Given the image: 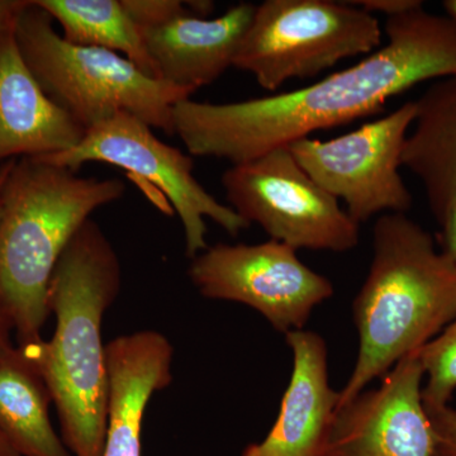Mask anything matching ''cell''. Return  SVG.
<instances>
[{
	"instance_id": "1",
	"label": "cell",
	"mask_w": 456,
	"mask_h": 456,
	"mask_svg": "<svg viewBox=\"0 0 456 456\" xmlns=\"http://www.w3.org/2000/svg\"><path fill=\"white\" fill-rule=\"evenodd\" d=\"M387 44L320 82L236 103L191 98L174 107V128L188 154L246 163L314 132L382 112L419 84L456 74V20L424 7L387 18Z\"/></svg>"
},
{
	"instance_id": "2",
	"label": "cell",
	"mask_w": 456,
	"mask_h": 456,
	"mask_svg": "<svg viewBox=\"0 0 456 456\" xmlns=\"http://www.w3.org/2000/svg\"><path fill=\"white\" fill-rule=\"evenodd\" d=\"M118 255L97 222L77 230L57 261L47 308L50 341L27 347L36 359L73 456H102L107 431V345L102 323L121 289ZM23 349V347H22Z\"/></svg>"
},
{
	"instance_id": "3",
	"label": "cell",
	"mask_w": 456,
	"mask_h": 456,
	"mask_svg": "<svg viewBox=\"0 0 456 456\" xmlns=\"http://www.w3.org/2000/svg\"><path fill=\"white\" fill-rule=\"evenodd\" d=\"M359 354L340 403L419 351L456 317V265L406 213L375 221L373 257L353 302Z\"/></svg>"
},
{
	"instance_id": "4",
	"label": "cell",
	"mask_w": 456,
	"mask_h": 456,
	"mask_svg": "<svg viewBox=\"0 0 456 456\" xmlns=\"http://www.w3.org/2000/svg\"><path fill=\"white\" fill-rule=\"evenodd\" d=\"M116 178L80 176L41 159H17L2 193L0 302L18 346L44 341L47 292L57 261L80 227L101 207L121 200Z\"/></svg>"
},
{
	"instance_id": "5",
	"label": "cell",
	"mask_w": 456,
	"mask_h": 456,
	"mask_svg": "<svg viewBox=\"0 0 456 456\" xmlns=\"http://www.w3.org/2000/svg\"><path fill=\"white\" fill-rule=\"evenodd\" d=\"M53 23L29 0L14 37L33 77L57 107L86 131L127 113L175 136L174 107L191 98V92L150 77L112 51L70 44Z\"/></svg>"
},
{
	"instance_id": "6",
	"label": "cell",
	"mask_w": 456,
	"mask_h": 456,
	"mask_svg": "<svg viewBox=\"0 0 456 456\" xmlns=\"http://www.w3.org/2000/svg\"><path fill=\"white\" fill-rule=\"evenodd\" d=\"M382 36L378 18L351 2L265 0L255 8L232 68L275 92L289 80L317 77L342 60L374 53Z\"/></svg>"
},
{
	"instance_id": "7",
	"label": "cell",
	"mask_w": 456,
	"mask_h": 456,
	"mask_svg": "<svg viewBox=\"0 0 456 456\" xmlns=\"http://www.w3.org/2000/svg\"><path fill=\"white\" fill-rule=\"evenodd\" d=\"M41 160L75 173L86 163H106L127 171L143 188L158 189L182 222L185 253L191 259L208 248L206 218L231 236L251 227L200 185L193 174V156L159 140L149 125L131 114L119 113L99 123L86 131L73 149Z\"/></svg>"
},
{
	"instance_id": "8",
	"label": "cell",
	"mask_w": 456,
	"mask_h": 456,
	"mask_svg": "<svg viewBox=\"0 0 456 456\" xmlns=\"http://www.w3.org/2000/svg\"><path fill=\"white\" fill-rule=\"evenodd\" d=\"M221 183L231 208L270 240L297 251L346 253L359 244L360 224L302 169L288 146L231 165Z\"/></svg>"
},
{
	"instance_id": "9",
	"label": "cell",
	"mask_w": 456,
	"mask_h": 456,
	"mask_svg": "<svg viewBox=\"0 0 456 456\" xmlns=\"http://www.w3.org/2000/svg\"><path fill=\"white\" fill-rule=\"evenodd\" d=\"M416 117L415 102L331 140L312 137L289 150L330 196L344 200L356 224L377 215L407 213L413 198L399 169L408 134Z\"/></svg>"
},
{
	"instance_id": "10",
	"label": "cell",
	"mask_w": 456,
	"mask_h": 456,
	"mask_svg": "<svg viewBox=\"0 0 456 456\" xmlns=\"http://www.w3.org/2000/svg\"><path fill=\"white\" fill-rule=\"evenodd\" d=\"M188 274L206 298L248 305L284 335L303 330L314 308L335 292L330 279L274 240L208 246L191 259Z\"/></svg>"
},
{
	"instance_id": "11",
	"label": "cell",
	"mask_w": 456,
	"mask_h": 456,
	"mask_svg": "<svg viewBox=\"0 0 456 456\" xmlns=\"http://www.w3.org/2000/svg\"><path fill=\"white\" fill-rule=\"evenodd\" d=\"M156 74L191 94L218 79L241 45L256 5L240 3L217 18L198 17L179 0H122Z\"/></svg>"
},
{
	"instance_id": "12",
	"label": "cell",
	"mask_w": 456,
	"mask_h": 456,
	"mask_svg": "<svg viewBox=\"0 0 456 456\" xmlns=\"http://www.w3.org/2000/svg\"><path fill=\"white\" fill-rule=\"evenodd\" d=\"M424 379L419 351L402 359L378 388L338 407L321 456H434Z\"/></svg>"
},
{
	"instance_id": "13",
	"label": "cell",
	"mask_w": 456,
	"mask_h": 456,
	"mask_svg": "<svg viewBox=\"0 0 456 456\" xmlns=\"http://www.w3.org/2000/svg\"><path fill=\"white\" fill-rule=\"evenodd\" d=\"M293 354L289 383L274 425L260 443L246 446L241 456H321L340 392L330 386L326 341L316 332L285 334Z\"/></svg>"
},
{
	"instance_id": "14",
	"label": "cell",
	"mask_w": 456,
	"mask_h": 456,
	"mask_svg": "<svg viewBox=\"0 0 456 456\" xmlns=\"http://www.w3.org/2000/svg\"><path fill=\"white\" fill-rule=\"evenodd\" d=\"M86 130L42 90L18 49L14 28L0 33V165L69 151Z\"/></svg>"
},
{
	"instance_id": "15",
	"label": "cell",
	"mask_w": 456,
	"mask_h": 456,
	"mask_svg": "<svg viewBox=\"0 0 456 456\" xmlns=\"http://www.w3.org/2000/svg\"><path fill=\"white\" fill-rule=\"evenodd\" d=\"M174 349L152 330L107 344V431L102 456H142L146 407L173 380Z\"/></svg>"
},
{
	"instance_id": "16",
	"label": "cell",
	"mask_w": 456,
	"mask_h": 456,
	"mask_svg": "<svg viewBox=\"0 0 456 456\" xmlns=\"http://www.w3.org/2000/svg\"><path fill=\"white\" fill-rule=\"evenodd\" d=\"M415 106L402 167L421 183L440 224L456 200V74L432 83Z\"/></svg>"
},
{
	"instance_id": "17",
	"label": "cell",
	"mask_w": 456,
	"mask_h": 456,
	"mask_svg": "<svg viewBox=\"0 0 456 456\" xmlns=\"http://www.w3.org/2000/svg\"><path fill=\"white\" fill-rule=\"evenodd\" d=\"M51 402L28 350L13 346L0 356V431L20 456H73L51 422Z\"/></svg>"
},
{
	"instance_id": "18",
	"label": "cell",
	"mask_w": 456,
	"mask_h": 456,
	"mask_svg": "<svg viewBox=\"0 0 456 456\" xmlns=\"http://www.w3.org/2000/svg\"><path fill=\"white\" fill-rule=\"evenodd\" d=\"M62 28V37L77 46L112 51L159 79L139 28L122 0H33Z\"/></svg>"
},
{
	"instance_id": "19",
	"label": "cell",
	"mask_w": 456,
	"mask_h": 456,
	"mask_svg": "<svg viewBox=\"0 0 456 456\" xmlns=\"http://www.w3.org/2000/svg\"><path fill=\"white\" fill-rule=\"evenodd\" d=\"M425 369V407L449 404L456 389V317L434 340L419 350Z\"/></svg>"
},
{
	"instance_id": "20",
	"label": "cell",
	"mask_w": 456,
	"mask_h": 456,
	"mask_svg": "<svg viewBox=\"0 0 456 456\" xmlns=\"http://www.w3.org/2000/svg\"><path fill=\"white\" fill-rule=\"evenodd\" d=\"M434 430V456H456V410L449 404L426 407Z\"/></svg>"
},
{
	"instance_id": "21",
	"label": "cell",
	"mask_w": 456,
	"mask_h": 456,
	"mask_svg": "<svg viewBox=\"0 0 456 456\" xmlns=\"http://www.w3.org/2000/svg\"><path fill=\"white\" fill-rule=\"evenodd\" d=\"M351 3L368 13H380L387 18L424 7V2L419 0H356Z\"/></svg>"
},
{
	"instance_id": "22",
	"label": "cell",
	"mask_w": 456,
	"mask_h": 456,
	"mask_svg": "<svg viewBox=\"0 0 456 456\" xmlns=\"http://www.w3.org/2000/svg\"><path fill=\"white\" fill-rule=\"evenodd\" d=\"M440 227V250L456 265V200L450 207Z\"/></svg>"
},
{
	"instance_id": "23",
	"label": "cell",
	"mask_w": 456,
	"mask_h": 456,
	"mask_svg": "<svg viewBox=\"0 0 456 456\" xmlns=\"http://www.w3.org/2000/svg\"><path fill=\"white\" fill-rule=\"evenodd\" d=\"M28 3L29 0H0V33L14 28Z\"/></svg>"
},
{
	"instance_id": "24",
	"label": "cell",
	"mask_w": 456,
	"mask_h": 456,
	"mask_svg": "<svg viewBox=\"0 0 456 456\" xmlns=\"http://www.w3.org/2000/svg\"><path fill=\"white\" fill-rule=\"evenodd\" d=\"M13 331L14 327L11 317H9L7 311L0 302V356L4 355L8 350L14 346L11 338Z\"/></svg>"
},
{
	"instance_id": "25",
	"label": "cell",
	"mask_w": 456,
	"mask_h": 456,
	"mask_svg": "<svg viewBox=\"0 0 456 456\" xmlns=\"http://www.w3.org/2000/svg\"><path fill=\"white\" fill-rule=\"evenodd\" d=\"M17 160V159H16ZM16 160H9L5 161L0 165V212H2V193L3 188H4L5 182H7V178L9 173H11L12 167H13L14 161Z\"/></svg>"
},
{
	"instance_id": "26",
	"label": "cell",
	"mask_w": 456,
	"mask_h": 456,
	"mask_svg": "<svg viewBox=\"0 0 456 456\" xmlns=\"http://www.w3.org/2000/svg\"><path fill=\"white\" fill-rule=\"evenodd\" d=\"M0 456H20L2 431H0Z\"/></svg>"
},
{
	"instance_id": "27",
	"label": "cell",
	"mask_w": 456,
	"mask_h": 456,
	"mask_svg": "<svg viewBox=\"0 0 456 456\" xmlns=\"http://www.w3.org/2000/svg\"><path fill=\"white\" fill-rule=\"evenodd\" d=\"M443 8L445 11V14L456 20V0H445L443 3Z\"/></svg>"
}]
</instances>
